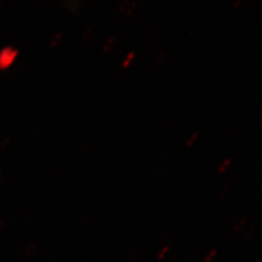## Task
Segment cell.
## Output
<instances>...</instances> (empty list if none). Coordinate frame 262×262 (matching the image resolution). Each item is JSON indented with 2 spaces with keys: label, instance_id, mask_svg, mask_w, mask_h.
<instances>
[{
  "label": "cell",
  "instance_id": "cell-1",
  "mask_svg": "<svg viewBox=\"0 0 262 262\" xmlns=\"http://www.w3.org/2000/svg\"><path fill=\"white\" fill-rule=\"evenodd\" d=\"M115 44H116V38H109V39H107V42H106V44H105V46H104V49H105V50H109V49L112 48Z\"/></svg>",
  "mask_w": 262,
  "mask_h": 262
},
{
  "label": "cell",
  "instance_id": "cell-2",
  "mask_svg": "<svg viewBox=\"0 0 262 262\" xmlns=\"http://www.w3.org/2000/svg\"><path fill=\"white\" fill-rule=\"evenodd\" d=\"M230 162H231V159H230V158L225 159V161H223V162L221 163V165H220V167H219V171H220V172H223L224 170H225L226 166H227Z\"/></svg>",
  "mask_w": 262,
  "mask_h": 262
},
{
  "label": "cell",
  "instance_id": "cell-3",
  "mask_svg": "<svg viewBox=\"0 0 262 262\" xmlns=\"http://www.w3.org/2000/svg\"><path fill=\"white\" fill-rule=\"evenodd\" d=\"M197 135H198V133H197V132H194V133H193V134H192V135H191V136L189 137V139H188V141H187V143L188 146H190V145L192 144V142H193V141H194V139L196 138Z\"/></svg>",
  "mask_w": 262,
  "mask_h": 262
},
{
  "label": "cell",
  "instance_id": "cell-4",
  "mask_svg": "<svg viewBox=\"0 0 262 262\" xmlns=\"http://www.w3.org/2000/svg\"><path fill=\"white\" fill-rule=\"evenodd\" d=\"M215 253H216V252H215V251H212V252H211V253L209 254V256H207L206 261H210V260H211V259H212V258L214 257V255H215Z\"/></svg>",
  "mask_w": 262,
  "mask_h": 262
},
{
  "label": "cell",
  "instance_id": "cell-5",
  "mask_svg": "<svg viewBox=\"0 0 262 262\" xmlns=\"http://www.w3.org/2000/svg\"><path fill=\"white\" fill-rule=\"evenodd\" d=\"M168 251V248H164V250L161 252V253L159 254V258H162L163 257V255H164V253H166Z\"/></svg>",
  "mask_w": 262,
  "mask_h": 262
},
{
  "label": "cell",
  "instance_id": "cell-6",
  "mask_svg": "<svg viewBox=\"0 0 262 262\" xmlns=\"http://www.w3.org/2000/svg\"><path fill=\"white\" fill-rule=\"evenodd\" d=\"M134 55H135V53L132 51V52H129L128 53V55H127V59H129L130 60L131 58L134 56Z\"/></svg>",
  "mask_w": 262,
  "mask_h": 262
},
{
  "label": "cell",
  "instance_id": "cell-7",
  "mask_svg": "<svg viewBox=\"0 0 262 262\" xmlns=\"http://www.w3.org/2000/svg\"><path fill=\"white\" fill-rule=\"evenodd\" d=\"M129 62H130V60H129V59H127V58H126V59H125V60H123V62H122V66H128V63H129Z\"/></svg>",
  "mask_w": 262,
  "mask_h": 262
}]
</instances>
